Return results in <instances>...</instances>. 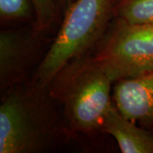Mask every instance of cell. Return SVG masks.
<instances>
[{"instance_id": "cell-11", "label": "cell", "mask_w": 153, "mask_h": 153, "mask_svg": "<svg viewBox=\"0 0 153 153\" xmlns=\"http://www.w3.org/2000/svg\"><path fill=\"white\" fill-rule=\"evenodd\" d=\"M74 1L75 0H57V3L60 10L65 12Z\"/></svg>"}, {"instance_id": "cell-8", "label": "cell", "mask_w": 153, "mask_h": 153, "mask_svg": "<svg viewBox=\"0 0 153 153\" xmlns=\"http://www.w3.org/2000/svg\"><path fill=\"white\" fill-rule=\"evenodd\" d=\"M113 19L129 24H153V0H114Z\"/></svg>"}, {"instance_id": "cell-4", "label": "cell", "mask_w": 153, "mask_h": 153, "mask_svg": "<svg viewBox=\"0 0 153 153\" xmlns=\"http://www.w3.org/2000/svg\"><path fill=\"white\" fill-rule=\"evenodd\" d=\"M93 57L115 82L153 71V24L114 19Z\"/></svg>"}, {"instance_id": "cell-1", "label": "cell", "mask_w": 153, "mask_h": 153, "mask_svg": "<svg viewBox=\"0 0 153 153\" xmlns=\"http://www.w3.org/2000/svg\"><path fill=\"white\" fill-rule=\"evenodd\" d=\"M48 87L22 82L2 94L0 153H43L71 134Z\"/></svg>"}, {"instance_id": "cell-6", "label": "cell", "mask_w": 153, "mask_h": 153, "mask_svg": "<svg viewBox=\"0 0 153 153\" xmlns=\"http://www.w3.org/2000/svg\"><path fill=\"white\" fill-rule=\"evenodd\" d=\"M112 100L124 117L153 131V71L115 82Z\"/></svg>"}, {"instance_id": "cell-2", "label": "cell", "mask_w": 153, "mask_h": 153, "mask_svg": "<svg viewBox=\"0 0 153 153\" xmlns=\"http://www.w3.org/2000/svg\"><path fill=\"white\" fill-rule=\"evenodd\" d=\"M112 83L88 55L67 64L55 76L48 88L71 134L101 130L103 117L112 104Z\"/></svg>"}, {"instance_id": "cell-9", "label": "cell", "mask_w": 153, "mask_h": 153, "mask_svg": "<svg viewBox=\"0 0 153 153\" xmlns=\"http://www.w3.org/2000/svg\"><path fill=\"white\" fill-rule=\"evenodd\" d=\"M35 10L32 0H0L2 22H35Z\"/></svg>"}, {"instance_id": "cell-3", "label": "cell", "mask_w": 153, "mask_h": 153, "mask_svg": "<svg viewBox=\"0 0 153 153\" xmlns=\"http://www.w3.org/2000/svg\"><path fill=\"white\" fill-rule=\"evenodd\" d=\"M114 0H75L53 43L37 66L33 81L48 87L65 66L97 46L113 19Z\"/></svg>"}, {"instance_id": "cell-5", "label": "cell", "mask_w": 153, "mask_h": 153, "mask_svg": "<svg viewBox=\"0 0 153 153\" xmlns=\"http://www.w3.org/2000/svg\"><path fill=\"white\" fill-rule=\"evenodd\" d=\"M38 34L34 28L7 29L0 33L1 94L25 82L37 62L39 52Z\"/></svg>"}, {"instance_id": "cell-7", "label": "cell", "mask_w": 153, "mask_h": 153, "mask_svg": "<svg viewBox=\"0 0 153 153\" xmlns=\"http://www.w3.org/2000/svg\"><path fill=\"white\" fill-rule=\"evenodd\" d=\"M101 131L114 138L123 153H153V132L127 118L114 103L105 114Z\"/></svg>"}, {"instance_id": "cell-10", "label": "cell", "mask_w": 153, "mask_h": 153, "mask_svg": "<svg viewBox=\"0 0 153 153\" xmlns=\"http://www.w3.org/2000/svg\"><path fill=\"white\" fill-rule=\"evenodd\" d=\"M35 10L34 30L39 34L49 31L54 26L60 10L57 0H32Z\"/></svg>"}]
</instances>
